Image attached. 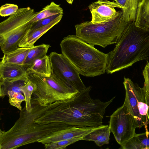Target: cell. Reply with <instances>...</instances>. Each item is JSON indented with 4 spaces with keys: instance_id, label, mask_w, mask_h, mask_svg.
<instances>
[{
    "instance_id": "cell-1",
    "label": "cell",
    "mask_w": 149,
    "mask_h": 149,
    "mask_svg": "<svg viewBox=\"0 0 149 149\" xmlns=\"http://www.w3.org/2000/svg\"><path fill=\"white\" fill-rule=\"evenodd\" d=\"M89 86L79 92L73 98L61 101L54 108L35 119L40 123L59 122L78 127H95L102 125V119L107 107L113 101L103 102L99 99H92Z\"/></svg>"
},
{
    "instance_id": "cell-12",
    "label": "cell",
    "mask_w": 149,
    "mask_h": 149,
    "mask_svg": "<svg viewBox=\"0 0 149 149\" xmlns=\"http://www.w3.org/2000/svg\"><path fill=\"white\" fill-rule=\"evenodd\" d=\"M101 125L95 127H78L68 125L64 128L40 139L38 142L45 144L61 140L84 137Z\"/></svg>"
},
{
    "instance_id": "cell-15",
    "label": "cell",
    "mask_w": 149,
    "mask_h": 149,
    "mask_svg": "<svg viewBox=\"0 0 149 149\" xmlns=\"http://www.w3.org/2000/svg\"><path fill=\"white\" fill-rule=\"evenodd\" d=\"M29 79L28 74L23 77L15 79L0 78V97L3 98L5 96L8 95L7 93L9 91L23 93L21 88Z\"/></svg>"
},
{
    "instance_id": "cell-26",
    "label": "cell",
    "mask_w": 149,
    "mask_h": 149,
    "mask_svg": "<svg viewBox=\"0 0 149 149\" xmlns=\"http://www.w3.org/2000/svg\"><path fill=\"white\" fill-rule=\"evenodd\" d=\"M136 134L120 145L123 149H143V147Z\"/></svg>"
},
{
    "instance_id": "cell-22",
    "label": "cell",
    "mask_w": 149,
    "mask_h": 149,
    "mask_svg": "<svg viewBox=\"0 0 149 149\" xmlns=\"http://www.w3.org/2000/svg\"><path fill=\"white\" fill-rule=\"evenodd\" d=\"M63 14V9L60 5L54 2H52L43 8L41 11L38 12L37 15L31 22L35 23L47 17Z\"/></svg>"
},
{
    "instance_id": "cell-33",
    "label": "cell",
    "mask_w": 149,
    "mask_h": 149,
    "mask_svg": "<svg viewBox=\"0 0 149 149\" xmlns=\"http://www.w3.org/2000/svg\"><path fill=\"white\" fill-rule=\"evenodd\" d=\"M113 0V1H115V0Z\"/></svg>"
},
{
    "instance_id": "cell-6",
    "label": "cell",
    "mask_w": 149,
    "mask_h": 149,
    "mask_svg": "<svg viewBox=\"0 0 149 149\" xmlns=\"http://www.w3.org/2000/svg\"><path fill=\"white\" fill-rule=\"evenodd\" d=\"M28 74L29 79L36 86L31 102L46 106L56 101L72 99L79 92L61 83L51 75L44 77L36 74Z\"/></svg>"
},
{
    "instance_id": "cell-9",
    "label": "cell",
    "mask_w": 149,
    "mask_h": 149,
    "mask_svg": "<svg viewBox=\"0 0 149 149\" xmlns=\"http://www.w3.org/2000/svg\"><path fill=\"white\" fill-rule=\"evenodd\" d=\"M123 84L125 95L124 104L133 117L138 127L144 126L140 114L138 104L139 101L145 98L146 93L143 88L134 84L129 78L124 77Z\"/></svg>"
},
{
    "instance_id": "cell-5",
    "label": "cell",
    "mask_w": 149,
    "mask_h": 149,
    "mask_svg": "<svg viewBox=\"0 0 149 149\" xmlns=\"http://www.w3.org/2000/svg\"><path fill=\"white\" fill-rule=\"evenodd\" d=\"M129 24L123 20L122 10L118 16L107 22L94 24L86 21L75 25L76 35L91 45L104 48L116 44Z\"/></svg>"
},
{
    "instance_id": "cell-20",
    "label": "cell",
    "mask_w": 149,
    "mask_h": 149,
    "mask_svg": "<svg viewBox=\"0 0 149 149\" xmlns=\"http://www.w3.org/2000/svg\"><path fill=\"white\" fill-rule=\"evenodd\" d=\"M134 22L136 26L149 29V0H143L140 3Z\"/></svg>"
},
{
    "instance_id": "cell-17",
    "label": "cell",
    "mask_w": 149,
    "mask_h": 149,
    "mask_svg": "<svg viewBox=\"0 0 149 149\" xmlns=\"http://www.w3.org/2000/svg\"><path fill=\"white\" fill-rule=\"evenodd\" d=\"M143 0H115L122 7L123 17L125 22L130 23L135 22L139 6Z\"/></svg>"
},
{
    "instance_id": "cell-2",
    "label": "cell",
    "mask_w": 149,
    "mask_h": 149,
    "mask_svg": "<svg viewBox=\"0 0 149 149\" xmlns=\"http://www.w3.org/2000/svg\"><path fill=\"white\" fill-rule=\"evenodd\" d=\"M60 102L45 106L31 102L32 109L30 112L25 106L21 111L19 118L10 129L7 131L0 130V149H16L38 142L40 139L64 128L67 125L59 122L40 123L34 121Z\"/></svg>"
},
{
    "instance_id": "cell-16",
    "label": "cell",
    "mask_w": 149,
    "mask_h": 149,
    "mask_svg": "<svg viewBox=\"0 0 149 149\" xmlns=\"http://www.w3.org/2000/svg\"><path fill=\"white\" fill-rule=\"evenodd\" d=\"M28 74H37L44 77L51 76L52 66L49 56L35 60L26 69Z\"/></svg>"
},
{
    "instance_id": "cell-32",
    "label": "cell",
    "mask_w": 149,
    "mask_h": 149,
    "mask_svg": "<svg viewBox=\"0 0 149 149\" xmlns=\"http://www.w3.org/2000/svg\"><path fill=\"white\" fill-rule=\"evenodd\" d=\"M67 2L69 4H72L74 0H66Z\"/></svg>"
},
{
    "instance_id": "cell-8",
    "label": "cell",
    "mask_w": 149,
    "mask_h": 149,
    "mask_svg": "<svg viewBox=\"0 0 149 149\" xmlns=\"http://www.w3.org/2000/svg\"><path fill=\"white\" fill-rule=\"evenodd\" d=\"M109 125L111 132L120 145L135 135V130L138 127L124 104L111 116Z\"/></svg>"
},
{
    "instance_id": "cell-23",
    "label": "cell",
    "mask_w": 149,
    "mask_h": 149,
    "mask_svg": "<svg viewBox=\"0 0 149 149\" xmlns=\"http://www.w3.org/2000/svg\"><path fill=\"white\" fill-rule=\"evenodd\" d=\"M36 87V84L29 78L28 81L21 88V91L25 99V106L26 110L29 112L32 110V107L31 103V97Z\"/></svg>"
},
{
    "instance_id": "cell-3",
    "label": "cell",
    "mask_w": 149,
    "mask_h": 149,
    "mask_svg": "<svg viewBox=\"0 0 149 149\" xmlns=\"http://www.w3.org/2000/svg\"><path fill=\"white\" fill-rule=\"evenodd\" d=\"M106 72L111 74L131 66L149 56V29L136 26L132 22L125 27L113 49L107 54Z\"/></svg>"
},
{
    "instance_id": "cell-10",
    "label": "cell",
    "mask_w": 149,
    "mask_h": 149,
    "mask_svg": "<svg viewBox=\"0 0 149 149\" xmlns=\"http://www.w3.org/2000/svg\"><path fill=\"white\" fill-rule=\"evenodd\" d=\"M34 23L15 24L6 33L0 35V46L4 54L17 49L23 38L31 31Z\"/></svg>"
},
{
    "instance_id": "cell-11",
    "label": "cell",
    "mask_w": 149,
    "mask_h": 149,
    "mask_svg": "<svg viewBox=\"0 0 149 149\" xmlns=\"http://www.w3.org/2000/svg\"><path fill=\"white\" fill-rule=\"evenodd\" d=\"M92 15L91 21L94 24L108 22L116 17L121 11H117L115 8L122 9L118 3L108 0H98L88 6Z\"/></svg>"
},
{
    "instance_id": "cell-13",
    "label": "cell",
    "mask_w": 149,
    "mask_h": 149,
    "mask_svg": "<svg viewBox=\"0 0 149 149\" xmlns=\"http://www.w3.org/2000/svg\"><path fill=\"white\" fill-rule=\"evenodd\" d=\"M63 14H61L49 24L31 31L23 38L19 45V47H31L37 40L52 28L59 23Z\"/></svg>"
},
{
    "instance_id": "cell-30",
    "label": "cell",
    "mask_w": 149,
    "mask_h": 149,
    "mask_svg": "<svg viewBox=\"0 0 149 149\" xmlns=\"http://www.w3.org/2000/svg\"><path fill=\"white\" fill-rule=\"evenodd\" d=\"M143 75L144 79L143 88L146 93L149 95V63H147L143 71Z\"/></svg>"
},
{
    "instance_id": "cell-29",
    "label": "cell",
    "mask_w": 149,
    "mask_h": 149,
    "mask_svg": "<svg viewBox=\"0 0 149 149\" xmlns=\"http://www.w3.org/2000/svg\"><path fill=\"white\" fill-rule=\"evenodd\" d=\"M60 14L47 17L34 23L31 31L48 24L57 17Z\"/></svg>"
},
{
    "instance_id": "cell-18",
    "label": "cell",
    "mask_w": 149,
    "mask_h": 149,
    "mask_svg": "<svg viewBox=\"0 0 149 149\" xmlns=\"http://www.w3.org/2000/svg\"><path fill=\"white\" fill-rule=\"evenodd\" d=\"M111 132L109 125H102L86 136L83 140L93 141L96 145L101 147L109 143Z\"/></svg>"
},
{
    "instance_id": "cell-21",
    "label": "cell",
    "mask_w": 149,
    "mask_h": 149,
    "mask_svg": "<svg viewBox=\"0 0 149 149\" xmlns=\"http://www.w3.org/2000/svg\"><path fill=\"white\" fill-rule=\"evenodd\" d=\"M50 47L49 45L42 44L31 47L28 54L24 65L27 67L36 60L46 56Z\"/></svg>"
},
{
    "instance_id": "cell-4",
    "label": "cell",
    "mask_w": 149,
    "mask_h": 149,
    "mask_svg": "<svg viewBox=\"0 0 149 149\" xmlns=\"http://www.w3.org/2000/svg\"><path fill=\"white\" fill-rule=\"evenodd\" d=\"M62 54L72 63L80 74L92 77L104 74L108 55L77 37L69 35L60 44Z\"/></svg>"
},
{
    "instance_id": "cell-14",
    "label": "cell",
    "mask_w": 149,
    "mask_h": 149,
    "mask_svg": "<svg viewBox=\"0 0 149 149\" xmlns=\"http://www.w3.org/2000/svg\"><path fill=\"white\" fill-rule=\"evenodd\" d=\"M27 67L10 63H0V78L15 79L27 75Z\"/></svg>"
},
{
    "instance_id": "cell-25",
    "label": "cell",
    "mask_w": 149,
    "mask_h": 149,
    "mask_svg": "<svg viewBox=\"0 0 149 149\" xmlns=\"http://www.w3.org/2000/svg\"><path fill=\"white\" fill-rule=\"evenodd\" d=\"M7 94L9 97V102L10 104L21 111V104L23 101L25 100L24 95L22 93L12 91H8Z\"/></svg>"
},
{
    "instance_id": "cell-7",
    "label": "cell",
    "mask_w": 149,
    "mask_h": 149,
    "mask_svg": "<svg viewBox=\"0 0 149 149\" xmlns=\"http://www.w3.org/2000/svg\"><path fill=\"white\" fill-rule=\"evenodd\" d=\"M49 56L52 66L51 75L54 78L65 86L79 92L86 88L77 70L63 54L52 52Z\"/></svg>"
},
{
    "instance_id": "cell-19",
    "label": "cell",
    "mask_w": 149,
    "mask_h": 149,
    "mask_svg": "<svg viewBox=\"0 0 149 149\" xmlns=\"http://www.w3.org/2000/svg\"><path fill=\"white\" fill-rule=\"evenodd\" d=\"M31 47H18L16 50L4 54L1 62L24 65Z\"/></svg>"
},
{
    "instance_id": "cell-28",
    "label": "cell",
    "mask_w": 149,
    "mask_h": 149,
    "mask_svg": "<svg viewBox=\"0 0 149 149\" xmlns=\"http://www.w3.org/2000/svg\"><path fill=\"white\" fill-rule=\"evenodd\" d=\"M145 128V132L137 135L141 142L143 149H149V131L148 129V127Z\"/></svg>"
},
{
    "instance_id": "cell-27",
    "label": "cell",
    "mask_w": 149,
    "mask_h": 149,
    "mask_svg": "<svg viewBox=\"0 0 149 149\" xmlns=\"http://www.w3.org/2000/svg\"><path fill=\"white\" fill-rule=\"evenodd\" d=\"M18 9V6L11 3H6L2 5L0 8V15L5 17L10 16Z\"/></svg>"
},
{
    "instance_id": "cell-24",
    "label": "cell",
    "mask_w": 149,
    "mask_h": 149,
    "mask_svg": "<svg viewBox=\"0 0 149 149\" xmlns=\"http://www.w3.org/2000/svg\"><path fill=\"white\" fill-rule=\"evenodd\" d=\"M84 137H80L67 140H62L49 143L44 144L46 149H62L69 145L79 140H83Z\"/></svg>"
},
{
    "instance_id": "cell-31",
    "label": "cell",
    "mask_w": 149,
    "mask_h": 149,
    "mask_svg": "<svg viewBox=\"0 0 149 149\" xmlns=\"http://www.w3.org/2000/svg\"><path fill=\"white\" fill-rule=\"evenodd\" d=\"M146 103L148 106V109L147 113V117L148 120V124H149V95L146 93Z\"/></svg>"
}]
</instances>
